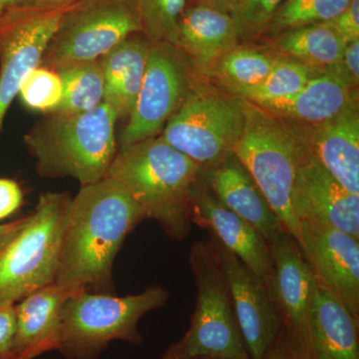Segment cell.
Segmentation results:
<instances>
[{
  "instance_id": "cell-1",
  "label": "cell",
  "mask_w": 359,
  "mask_h": 359,
  "mask_svg": "<svg viewBox=\"0 0 359 359\" xmlns=\"http://www.w3.org/2000/svg\"><path fill=\"white\" fill-rule=\"evenodd\" d=\"M143 219L139 205L116 180L105 177L81 186L66 214L55 283L72 294H112L115 257Z\"/></svg>"
},
{
  "instance_id": "cell-2",
  "label": "cell",
  "mask_w": 359,
  "mask_h": 359,
  "mask_svg": "<svg viewBox=\"0 0 359 359\" xmlns=\"http://www.w3.org/2000/svg\"><path fill=\"white\" fill-rule=\"evenodd\" d=\"M202 175L197 163L158 136L119 150L106 177L126 189L144 219L181 242L192 231L193 191Z\"/></svg>"
},
{
  "instance_id": "cell-3",
  "label": "cell",
  "mask_w": 359,
  "mask_h": 359,
  "mask_svg": "<svg viewBox=\"0 0 359 359\" xmlns=\"http://www.w3.org/2000/svg\"><path fill=\"white\" fill-rule=\"evenodd\" d=\"M115 111L106 103L79 113L51 112L25 136L41 177L76 179L81 186L105 178L117 154Z\"/></svg>"
},
{
  "instance_id": "cell-4",
  "label": "cell",
  "mask_w": 359,
  "mask_h": 359,
  "mask_svg": "<svg viewBox=\"0 0 359 359\" xmlns=\"http://www.w3.org/2000/svg\"><path fill=\"white\" fill-rule=\"evenodd\" d=\"M241 100L244 124L233 154L249 172L285 231L297 238L299 223L290 196L306 142L289 122L261 106Z\"/></svg>"
},
{
  "instance_id": "cell-5",
  "label": "cell",
  "mask_w": 359,
  "mask_h": 359,
  "mask_svg": "<svg viewBox=\"0 0 359 359\" xmlns=\"http://www.w3.org/2000/svg\"><path fill=\"white\" fill-rule=\"evenodd\" d=\"M169 294L160 285L126 297L74 292L63 308L60 351L67 359H98L113 340L141 344L142 316L162 308Z\"/></svg>"
},
{
  "instance_id": "cell-6",
  "label": "cell",
  "mask_w": 359,
  "mask_h": 359,
  "mask_svg": "<svg viewBox=\"0 0 359 359\" xmlns=\"http://www.w3.org/2000/svg\"><path fill=\"white\" fill-rule=\"evenodd\" d=\"M71 197L47 192L25 226L0 250V302L16 304L55 283Z\"/></svg>"
},
{
  "instance_id": "cell-7",
  "label": "cell",
  "mask_w": 359,
  "mask_h": 359,
  "mask_svg": "<svg viewBox=\"0 0 359 359\" xmlns=\"http://www.w3.org/2000/svg\"><path fill=\"white\" fill-rule=\"evenodd\" d=\"M190 264L197 285V304L190 328L177 342L180 359L198 356L250 359L221 262L209 240L192 245Z\"/></svg>"
},
{
  "instance_id": "cell-8",
  "label": "cell",
  "mask_w": 359,
  "mask_h": 359,
  "mask_svg": "<svg viewBox=\"0 0 359 359\" xmlns=\"http://www.w3.org/2000/svg\"><path fill=\"white\" fill-rule=\"evenodd\" d=\"M142 32L137 0H78L66 11L39 66L57 72L98 60Z\"/></svg>"
},
{
  "instance_id": "cell-9",
  "label": "cell",
  "mask_w": 359,
  "mask_h": 359,
  "mask_svg": "<svg viewBox=\"0 0 359 359\" xmlns=\"http://www.w3.org/2000/svg\"><path fill=\"white\" fill-rule=\"evenodd\" d=\"M243 124L240 98L193 84L161 137L205 171L233 154Z\"/></svg>"
},
{
  "instance_id": "cell-10",
  "label": "cell",
  "mask_w": 359,
  "mask_h": 359,
  "mask_svg": "<svg viewBox=\"0 0 359 359\" xmlns=\"http://www.w3.org/2000/svg\"><path fill=\"white\" fill-rule=\"evenodd\" d=\"M72 4H18L0 18V130L21 85L39 66L47 45Z\"/></svg>"
},
{
  "instance_id": "cell-11",
  "label": "cell",
  "mask_w": 359,
  "mask_h": 359,
  "mask_svg": "<svg viewBox=\"0 0 359 359\" xmlns=\"http://www.w3.org/2000/svg\"><path fill=\"white\" fill-rule=\"evenodd\" d=\"M188 60L168 43L151 44L145 75L120 150L157 137L179 109L193 86Z\"/></svg>"
},
{
  "instance_id": "cell-12",
  "label": "cell",
  "mask_w": 359,
  "mask_h": 359,
  "mask_svg": "<svg viewBox=\"0 0 359 359\" xmlns=\"http://www.w3.org/2000/svg\"><path fill=\"white\" fill-rule=\"evenodd\" d=\"M210 241L221 262L233 313L250 359H264L283 335L280 311L269 285L214 236Z\"/></svg>"
},
{
  "instance_id": "cell-13",
  "label": "cell",
  "mask_w": 359,
  "mask_h": 359,
  "mask_svg": "<svg viewBox=\"0 0 359 359\" xmlns=\"http://www.w3.org/2000/svg\"><path fill=\"white\" fill-rule=\"evenodd\" d=\"M273 275L269 289L283 325L287 347L299 358L308 359L309 314L313 295V269L302 254L297 238L280 231L271 245Z\"/></svg>"
},
{
  "instance_id": "cell-14",
  "label": "cell",
  "mask_w": 359,
  "mask_h": 359,
  "mask_svg": "<svg viewBox=\"0 0 359 359\" xmlns=\"http://www.w3.org/2000/svg\"><path fill=\"white\" fill-rule=\"evenodd\" d=\"M290 200L299 223L332 226L359 238V196L340 185L306 144L295 172Z\"/></svg>"
},
{
  "instance_id": "cell-15",
  "label": "cell",
  "mask_w": 359,
  "mask_h": 359,
  "mask_svg": "<svg viewBox=\"0 0 359 359\" xmlns=\"http://www.w3.org/2000/svg\"><path fill=\"white\" fill-rule=\"evenodd\" d=\"M297 241L314 276L359 321V238L332 226L301 222Z\"/></svg>"
},
{
  "instance_id": "cell-16",
  "label": "cell",
  "mask_w": 359,
  "mask_h": 359,
  "mask_svg": "<svg viewBox=\"0 0 359 359\" xmlns=\"http://www.w3.org/2000/svg\"><path fill=\"white\" fill-rule=\"evenodd\" d=\"M192 223L209 231L269 285L273 275L271 245L254 226L219 202L203 181V175L193 191Z\"/></svg>"
},
{
  "instance_id": "cell-17",
  "label": "cell",
  "mask_w": 359,
  "mask_h": 359,
  "mask_svg": "<svg viewBox=\"0 0 359 359\" xmlns=\"http://www.w3.org/2000/svg\"><path fill=\"white\" fill-rule=\"evenodd\" d=\"M203 181L222 205L254 226L269 245L285 231L263 193L235 155L203 171Z\"/></svg>"
},
{
  "instance_id": "cell-18",
  "label": "cell",
  "mask_w": 359,
  "mask_h": 359,
  "mask_svg": "<svg viewBox=\"0 0 359 359\" xmlns=\"http://www.w3.org/2000/svg\"><path fill=\"white\" fill-rule=\"evenodd\" d=\"M301 132L311 152L348 192L359 196V110L354 99L339 114Z\"/></svg>"
},
{
  "instance_id": "cell-19",
  "label": "cell",
  "mask_w": 359,
  "mask_h": 359,
  "mask_svg": "<svg viewBox=\"0 0 359 359\" xmlns=\"http://www.w3.org/2000/svg\"><path fill=\"white\" fill-rule=\"evenodd\" d=\"M72 292L53 283L15 304L16 359H34L60 349L62 314Z\"/></svg>"
},
{
  "instance_id": "cell-20",
  "label": "cell",
  "mask_w": 359,
  "mask_h": 359,
  "mask_svg": "<svg viewBox=\"0 0 359 359\" xmlns=\"http://www.w3.org/2000/svg\"><path fill=\"white\" fill-rule=\"evenodd\" d=\"M358 323L339 297L314 276L308 359H359Z\"/></svg>"
},
{
  "instance_id": "cell-21",
  "label": "cell",
  "mask_w": 359,
  "mask_h": 359,
  "mask_svg": "<svg viewBox=\"0 0 359 359\" xmlns=\"http://www.w3.org/2000/svg\"><path fill=\"white\" fill-rule=\"evenodd\" d=\"M358 86L339 62L311 78L292 98L261 107L285 121L316 126L334 117L358 98Z\"/></svg>"
},
{
  "instance_id": "cell-22",
  "label": "cell",
  "mask_w": 359,
  "mask_h": 359,
  "mask_svg": "<svg viewBox=\"0 0 359 359\" xmlns=\"http://www.w3.org/2000/svg\"><path fill=\"white\" fill-rule=\"evenodd\" d=\"M238 40L233 16L199 4L182 13L172 46L201 72H210Z\"/></svg>"
},
{
  "instance_id": "cell-23",
  "label": "cell",
  "mask_w": 359,
  "mask_h": 359,
  "mask_svg": "<svg viewBox=\"0 0 359 359\" xmlns=\"http://www.w3.org/2000/svg\"><path fill=\"white\" fill-rule=\"evenodd\" d=\"M150 41L133 34L99 59L104 74L103 102L118 118L129 117L145 75Z\"/></svg>"
},
{
  "instance_id": "cell-24",
  "label": "cell",
  "mask_w": 359,
  "mask_h": 359,
  "mask_svg": "<svg viewBox=\"0 0 359 359\" xmlns=\"http://www.w3.org/2000/svg\"><path fill=\"white\" fill-rule=\"evenodd\" d=\"M273 39L280 53L320 69L340 62L347 44L327 23L292 28Z\"/></svg>"
},
{
  "instance_id": "cell-25",
  "label": "cell",
  "mask_w": 359,
  "mask_h": 359,
  "mask_svg": "<svg viewBox=\"0 0 359 359\" xmlns=\"http://www.w3.org/2000/svg\"><path fill=\"white\" fill-rule=\"evenodd\" d=\"M325 69L304 65L294 59L280 57L268 77L256 86L224 87V89L237 98L259 106H268L292 98L311 78Z\"/></svg>"
},
{
  "instance_id": "cell-26",
  "label": "cell",
  "mask_w": 359,
  "mask_h": 359,
  "mask_svg": "<svg viewBox=\"0 0 359 359\" xmlns=\"http://www.w3.org/2000/svg\"><path fill=\"white\" fill-rule=\"evenodd\" d=\"M63 97L54 112L79 113L103 103L104 74L100 61L68 66L57 71Z\"/></svg>"
},
{
  "instance_id": "cell-27",
  "label": "cell",
  "mask_w": 359,
  "mask_h": 359,
  "mask_svg": "<svg viewBox=\"0 0 359 359\" xmlns=\"http://www.w3.org/2000/svg\"><path fill=\"white\" fill-rule=\"evenodd\" d=\"M278 56L257 49L235 47L212 67L224 87H252L263 82L278 63Z\"/></svg>"
},
{
  "instance_id": "cell-28",
  "label": "cell",
  "mask_w": 359,
  "mask_h": 359,
  "mask_svg": "<svg viewBox=\"0 0 359 359\" xmlns=\"http://www.w3.org/2000/svg\"><path fill=\"white\" fill-rule=\"evenodd\" d=\"M351 2V0H285L262 35L273 39L292 28L328 22L341 13Z\"/></svg>"
},
{
  "instance_id": "cell-29",
  "label": "cell",
  "mask_w": 359,
  "mask_h": 359,
  "mask_svg": "<svg viewBox=\"0 0 359 359\" xmlns=\"http://www.w3.org/2000/svg\"><path fill=\"white\" fill-rule=\"evenodd\" d=\"M142 33L153 43L173 45L187 0H137Z\"/></svg>"
},
{
  "instance_id": "cell-30",
  "label": "cell",
  "mask_w": 359,
  "mask_h": 359,
  "mask_svg": "<svg viewBox=\"0 0 359 359\" xmlns=\"http://www.w3.org/2000/svg\"><path fill=\"white\" fill-rule=\"evenodd\" d=\"M18 95L28 109L48 114L62 101V81L55 71L37 66L25 78Z\"/></svg>"
},
{
  "instance_id": "cell-31",
  "label": "cell",
  "mask_w": 359,
  "mask_h": 359,
  "mask_svg": "<svg viewBox=\"0 0 359 359\" xmlns=\"http://www.w3.org/2000/svg\"><path fill=\"white\" fill-rule=\"evenodd\" d=\"M285 0H242L233 15L238 39L261 36Z\"/></svg>"
},
{
  "instance_id": "cell-32",
  "label": "cell",
  "mask_w": 359,
  "mask_h": 359,
  "mask_svg": "<svg viewBox=\"0 0 359 359\" xmlns=\"http://www.w3.org/2000/svg\"><path fill=\"white\" fill-rule=\"evenodd\" d=\"M15 334V304L0 302V359H16Z\"/></svg>"
},
{
  "instance_id": "cell-33",
  "label": "cell",
  "mask_w": 359,
  "mask_h": 359,
  "mask_svg": "<svg viewBox=\"0 0 359 359\" xmlns=\"http://www.w3.org/2000/svg\"><path fill=\"white\" fill-rule=\"evenodd\" d=\"M325 23L346 43L359 40V0H351L341 13Z\"/></svg>"
},
{
  "instance_id": "cell-34",
  "label": "cell",
  "mask_w": 359,
  "mask_h": 359,
  "mask_svg": "<svg viewBox=\"0 0 359 359\" xmlns=\"http://www.w3.org/2000/svg\"><path fill=\"white\" fill-rule=\"evenodd\" d=\"M23 203L20 186L11 179H0V219L14 214Z\"/></svg>"
},
{
  "instance_id": "cell-35",
  "label": "cell",
  "mask_w": 359,
  "mask_h": 359,
  "mask_svg": "<svg viewBox=\"0 0 359 359\" xmlns=\"http://www.w3.org/2000/svg\"><path fill=\"white\" fill-rule=\"evenodd\" d=\"M342 66L346 72L353 77L354 81H359V40L347 43L342 55Z\"/></svg>"
},
{
  "instance_id": "cell-36",
  "label": "cell",
  "mask_w": 359,
  "mask_h": 359,
  "mask_svg": "<svg viewBox=\"0 0 359 359\" xmlns=\"http://www.w3.org/2000/svg\"><path fill=\"white\" fill-rule=\"evenodd\" d=\"M28 216L23 217L8 224H0V250L18 233V231L25 226Z\"/></svg>"
},
{
  "instance_id": "cell-37",
  "label": "cell",
  "mask_w": 359,
  "mask_h": 359,
  "mask_svg": "<svg viewBox=\"0 0 359 359\" xmlns=\"http://www.w3.org/2000/svg\"><path fill=\"white\" fill-rule=\"evenodd\" d=\"M242 0H200V4L211 6L233 16L240 6Z\"/></svg>"
},
{
  "instance_id": "cell-38",
  "label": "cell",
  "mask_w": 359,
  "mask_h": 359,
  "mask_svg": "<svg viewBox=\"0 0 359 359\" xmlns=\"http://www.w3.org/2000/svg\"><path fill=\"white\" fill-rule=\"evenodd\" d=\"M264 359H304L299 358V355L292 353V351L287 347L285 344V339H283L278 341L271 353L266 356Z\"/></svg>"
},
{
  "instance_id": "cell-39",
  "label": "cell",
  "mask_w": 359,
  "mask_h": 359,
  "mask_svg": "<svg viewBox=\"0 0 359 359\" xmlns=\"http://www.w3.org/2000/svg\"><path fill=\"white\" fill-rule=\"evenodd\" d=\"M76 1L78 0H18V4L39 6H65Z\"/></svg>"
},
{
  "instance_id": "cell-40",
  "label": "cell",
  "mask_w": 359,
  "mask_h": 359,
  "mask_svg": "<svg viewBox=\"0 0 359 359\" xmlns=\"http://www.w3.org/2000/svg\"><path fill=\"white\" fill-rule=\"evenodd\" d=\"M18 4V0H0V18Z\"/></svg>"
},
{
  "instance_id": "cell-41",
  "label": "cell",
  "mask_w": 359,
  "mask_h": 359,
  "mask_svg": "<svg viewBox=\"0 0 359 359\" xmlns=\"http://www.w3.org/2000/svg\"><path fill=\"white\" fill-rule=\"evenodd\" d=\"M161 359H180L178 344L170 346Z\"/></svg>"
},
{
  "instance_id": "cell-42",
  "label": "cell",
  "mask_w": 359,
  "mask_h": 359,
  "mask_svg": "<svg viewBox=\"0 0 359 359\" xmlns=\"http://www.w3.org/2000/svg\"><path fill=\"white\" fill-rule=\"evenodd\" d=\"M191 359H228L223 358H214V356H198V358H194Z\"/></svg>"
}]
</instances>
